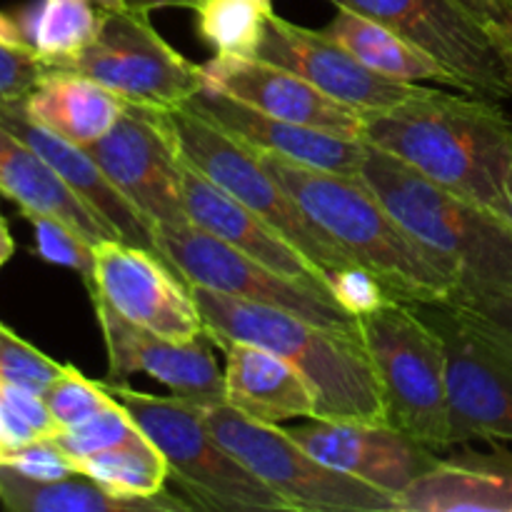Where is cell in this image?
<instances>
[{
    "mask_svg": "<svg viewBox=\"0 0 512 512\" xmlns=\"http://www.w3.org/2000/svg\"><path fill=\"white\" fill-rule=\"evenodd\" d=\"M360 138L433 183L503 215L512 173V118L495 98L425 88L408 103L363 115Z\"/></svg>",
    "mask_w": 512,
    "mask_h": 512,
    "instance_id": "1",
    "label": "cell"
},
{
    "mask_svg": "<svg viewBox=\"0 0 512 512\" xmlns=\"http://www.w3.org/2000/svg\"><path fill=\"white\" fill-rule=\"evenodd\" d=\"M310 220L348 258L375 270L400 300L443 303L458 293L453 265L415 240L363 178L315 170L258 153Z\"/></svg>",
    "mask_w": 512,
    "mask_h": 512,
    "instance_id": "2",
    "label": "cell"
},
{
    "mask_svg": "<svg viewBox=\"0 0 512 512\" xmlns=\"http://www.w3.org/2000/svg\"><path fill=\"white\" fill-rule=\"evenodd\" d=\"M200 318L213 340H245L263 345L293 363L315 393V418L385 423V405L373 365L355 333L190 285Z\"/></svg>",
    "mask_w": 512,
    "mask_h": 512,
    "instance_id": "3",
    "label": "cell"
},
{
    "mask_svg": "<svg viewBox=\"0 0 512 512\" xmlns=\"http://www.w3.org/2000/svg\"><path fill=\"white\" fill-rule=\"evenodd\" d=\"M360 178L415 240L453 265L458 275L453 300L512 293V223L505 215L370 145Z\"/></svg>",
    "mask_w": 512,
    "mask_h": 512,
    "instance_id": "4",
    "label": "cell"
},
{
    "mask_svg": "<svg viewBox=\"0 0 512 512\" xmlns=\"http://www.w3.org/2000/svg\"><path fill=\"white\" fill-rule=\"evenodd\" d=\"M355 325L383 395L385 423L438 453L455 448L443 335L408 300H393Z\"/></svg>",
    "mask_w": 512,
    "mask_h": 512,
    "instance_id": "5",
    "label": "cell"
},
{
    "mask_svg": "<svg viewBox=\"0 0 512 512\" xmlns=\"http://www.w3.org/2000/svg\"><path fill=\"white\" fill-rule=\"evenodd\" d=\"M105 388L125 405L130 418L168 460L170 478L195 510L293 512L288 500L250 473L213 433L203 418L205 405L170 395L143 393L128 383Z\"/></svg>",
    "mask_w": 512,
    "mask_h": 512,
    "instance_id": "6",
    "label": "cell"
},
{
    "mask_svg": "<svg viewBox=\"0 0 512 512\" xmlns=\"http://www.w3.org/2000/svg\"><path fill=\"white\" fill-rule=\"evenodd\" d=\"M210 433L293 510L400 512L393 493L353 478L303 448L280 425L248 418L233 405H205Z\"/></svg>",
    "mask_w": 512,
    "mask_h": 512,
    "instance_id": "7",
    "label": "cell"
},
{
    "mask_svg": "<svg viewBox=\"0 0 512 512\" xmlns=\"http://www.w3.org/2000/svg\"><path fill=\"white\" fill-rule=\"evenodd\" d=\"M168 120L185 163L200 170L205 178L213 180L245 208L268 220L320 273L325 275V270L353 260L305 215V210L265 168L253 148L185 105L168 110Z\"/></svg>",
    "mask_w": 512,
    "mask_h": 512,
    "instance_id": "8",
    "label": "cell"
},
{
    "mask_svg": "<svg viewBox=\"0 0 512 512\" xmlns=\"http://www.w3.org/2000/svg\"><path fill=\"white\" fill-rule=\"evenodd\" d=\"M48 70H68L95 80L125 103L173 110L203 88L200 65L180 55L155 30L145 10L113 8L98 38L73 58L48 63Z\"/></svg>",
    "mask_w": 512,
    "mask_h": 512,
    "instance_id": "9",
    "label": "cell"
},
{
    "mask_svg": "<svg viewBox=\"0 0 512 512\" xmlns=\"http://www.w3.org/2000/svg\"><path fill=\"white\" fill-rule=\"evenodd\" d=\"M155 245L190 285L288 310L323 328L343 333L358 330L353 315L345 313L325 288L285 278L250 255L230 248L215 235L205 233L198 225L188 223L180 228L155 230Z\"/></svg>",
    "mask_w": 512,
    "mask_h": 512,
    "instance_id": "10",
    "label": "cell"
},
{
    "mask_svg": "<svg viewBox=\"0 0 512 512\" xmlns=\"http://www.w3.org/2000/svg\"><path fill=\"white\" fill-rule=\"evenodd\" d=\"M85 150L155 230L190 223L183 198L185 160L168 110L125 103L118 123Z\"/></svg>",
    "mask_w": 512,
    "mask_h": 512,
    "instance_id": "11",
    "label": "cell"
},
{
    "mask_svg": "<svg viewBox=\"0 0 512 512\" xmlns=\"http://www.w3.org/2000/svg\"><path fill=\"white\" fill-rule=\"evenodd\" d=\"M93 278L85 283L125 320L175 343L205 333L188 280L160 253L123 240L93 245Z\"/></svg>",
    "mask_w": 512,
    "mask_h": 512,
    "instance_id": "12",
    "label": "cell"
},
{
    "mask_svg": "<svg viewBox=\"0 0 512 512\" xmlns=\"http://www.w3.org/2000/svg\"><path fill=\"white\" fill-rule=\"evenodd\" d=\"M388 25L453 70L465 93L485 98L512 95L493 38L458 5V0H330Z\"/></svg>",
    "mask_w": 512,
    "mask_h": 512,
    "instance_id": "13",
    "label": "cell"
},
{
    "mask_svg": "<svg viewBox=\"0 0 512 512\" xmlns=\"http://www.w3.org/2000/svg\"><path fill=\"white\" fill-rule=\"evenodd\" d=\"M413 305L443 335L453 443L512 440V365L475 335L450 300Z\"/></svg>",
    "mask_w": 512,
    "mask_h": 512,
    "instance_id": "14",
    "label": "cell"
},
{
    "mask_svg": "<svg viewBox=\"0 0 512 512\" xmlns=\"http://www.w3.org/2000/svg\"><path fill=\"white\" fill-rule=\"evenodd\" d=\"M255 58L283 65L313 83L328 98L348 105L360 115L383 113L423 93V85L398 83L365 68L355 55L335 43L323 30L290 23L278 13L268 15Z\"/></svg>",
    "mask_w": 512,
    "mask_h": 512,
    "instance_id": "15",
    "label": "cell"
},
{
    "mask_svg": "<svg viewBox=\"0 0 512 512\" xmlns=\"http://www.w3.org/2000/svg\"><path fill=\"white\" fill-rule=\"evenodd\" d=\"M90 298L108 350L110 383H125L133 373H145L190 403H225L223 370L213 355L215 343L208 330L190 343H175L125 320L100 295Z\"/></svg>",
    "mask_w": 512,
    "mask_h": 512,
    "instance_id": "16",
    "label": "cell"
},
{
    "mask_svg": "<svg viewBox=\"0 0 512 512\" xmlns=\"http://www.w3.org/2000/svg\"><path fill=\"white\" fill-rule=\"evenodd\" d=\"M308 453L398 498L440 460L438 450L388 423L308 418L288 430Z\"/></svg>",
    "mask_w": 512,
    "mask_h": 512,
    "instance_id": "17",
    "label": "cell"
},
{
    "mask_svg": "<svg viewBox=\"0 0 512 512\" xmlns=\"http://www.w3.org/2000/svg\"><path fill=\"white\" fill-rule=\"evenodd\" d=\"M203 85L255 110L290 123L310 125L345 138L363 140V115L328 98L283 65L243 55H218L200 65Z\"/></svg>",
    "mask_w": 512,
    "mask_h": 512,
    "instance_id": "18",
    "label": "cell"
},
{
    "mask_svg": "<svg viewBox=\"0 0 512 512\" xmlns=\"http://www.w3.org/2000/svg\"><path fill=\"white\" fill-rule=\"evenodd\" d=\"M185 108L208 118L210 123L253 148L255 153L278 155L290 163L360 178V165L368 150L363 140L280 120L205 85L185 103Z\"/></svg>",
    "mask_w": 512,
    "mask_h": 512,
    "instance_id": "19",
    "label": "cell"
},
{
    "mask_svg": "<svg viewBox=\"0 0 512 512\" xmlns=\"http://www.w3.org/2000/svg\"><path fill=\"white\" fill-rule=\"evenodd\" d=\"M0 125L10 130L15 138L23 140L25 145H30L65 180V185L100 220L108 223V228L118 235V240L158 253L153 225L115 188L113 180L103 173V168L95 163V158L83 145L70 143V140L60 138L58 133L48 130L45 125L35 123L25 113L23 103L3 105L0 108Z\"/></svg>",
    "mask_w": 512,
    "mask_h": 512,
    "instance_id": "20",
    "label": "cell"
},
{
    "mask_svg": "<svg viewBox=\"0 0 512 512\" xmlns=\"http://www.w3.org/2000/svg\"><path fill=\"white\" fill-rule=\"evenodd\" d=\"M183 198L188 220L205 233L215 235L230 248L250 255L285 278L325 288V275L285 235H280L268 220L238 203L190 163L183 165Z\"/></svg>",
    "mask_w": 512,
    "mask_h": 512,
    "instance_id": "21",
    "label": "cell"
},
{
    "mask_svg": "<svg viewBox=\"0 0 512 512\" xmlns=\"http://www.w3.org/2000/svg\"><path fill=\"white\" fill-rule=\"evenodd\" d=\"M225 353V403L260 423L315 418V393L293 363L263 345L213 340Z\"/></svg>",
    "mask_w": 512,
    "mask_h": 512,
    "instance_id": "22",
    "label": "cell"
},
{
    "mask_svg": "<svg viewBox=\"0 0 512 512\" xmlns=\"http://www.w3.org/2000/svg\"><path fill=\"white\" fill-rule=\"evenodd\" d=\"M400 512H512V453L463 450L440 458L398 495Z\"/></svg>",
    "mask_w": 512,
    "mask_h": 512,
    "instance_id": "23",
    "label": "cell"
},
{
    "mask_svg": "<svg viewBox=\"0 0 512 512\" xmlns=\"http://www.w3.org/2000/svg\"><path fill=\"white\" fill-rule=\"evenodd\" d=\"M0 193L15 200L20 213H45L63 220L90 245L118 240L108 223L100 220L58 173L3 125H0Z\"/></svg>",
    "mask_w": 512,
    "mask_h": 512,
    "instance_id": "24",
    "label": "cell"
},
{
    "mask_svg": "<svg viewBox=\"0 0 512 512\" xmlns=\"http://www.w3.org/2000/svg\"><path fill=\"white\" fill-rule=\"evenodd\" d=\"M23 108L35 123L88 148L118 123L125 100L80 73L48 70L38 88L25 98Z\"/></svg>",
    "mask_w": 512,
    "mask_h": 512,
    "instance_id": "25",
    "label": "cell"
},
{
    "mask_svg": "<svg viewBox=\"0 0 512 512\" xmlns=\"http://www.w3.org/2000/svg\"><path fill=\"white\" fill-rule=\"evenodd\" d=\"M0 503L15 512H178L195 510L183 495L163 490L155 498H120L75 473L60 480H35L0 465Z\"/></svg>",
    "mask_w": 512,
    "mask_h": 512,
    "instance_id": "26",
    "label": "cell"
},
{
    "mask_svg": "<svg viewBox=\"0 0 512 512\" xmlns=\"http://www.w3.org/2000/svg\"><path fill=\"white\" fill-rule=\"evenodd\" d=\"M325 35L343 45L350 55L360 60L365 68L375 70L378 75L398 83H440L448 88L463 90L460 80L455 78L448 65L440 63L430 53L408 40L405 35L395 33L388 25L370 20L353 10H340L333 20L323 28ZM465 93V90H463Z\"/></svg>",
    "mask_w": 512,
    "mask_h": 512,
    "instance_id": "27",
    "label": "cell"
},
{
    "mask_svg": "<svg viewBox=\"0 0 512 512\" xmlns=\"http://www.w3.org/2000/svg\"><path fill=\"white\" fill-rule=\"evenodd\" d=\"M120 5V0H38L18 23L30 48L45 63H55L83 53L98 38L105 15Z\"/></svg>",
    "mask_w": 512,
    "mask_h": 512,
    "instance_id": "28",
    "label": "cell"
},
{
    "mask_svg": "<svg viewBox=\"0 0 512 512\" xmlns=\"http://www.w3.org/2000/svg\"><path fill=\"white\" fill-rule=\"evenodd\" d=\"M73 463L78 473L120 498H155L170 478L168 460L145 433L103 453L73 458Z\"/></svg>",
    "mask_w": 512,
    "mask_h": 512,
    "instance_id": "29",
    "label": "cell"
},
{
    "mask_svg": "<svg viewBox=\"0 0 512 512\" xmlns=\"http://www.w3.org/2000/svg\"><path fill=\"white\" fill-rule=\"evenodd\" d=\"M198 33L218 55L255 58L273 10L253 0H200L195 5Z\"/></svg>",
    "mask_w": 512,
    "mask_h": 512,
    "instance_id": "30",
    "label": "cell"
},
{
    "mask_svg": "<svg viewBox=\"0 0 512 512\" xmlns=\"http://www.w3.org/2000/svg\"><path fill=\"white\" fill-rule=\"evenodd\" d=\"M140 433L143 430L135 425L125 405L115 398L113 403L105 405L103 410L90 415L83 423L60 430L53 438V443L63 448L70 458H85V455H95L108 448H115V445L125 443L130 438H138Z\"/></svg>",
    "mask_w": 512,
    "mask_h": 512,
    "instance_id": "31",
    "label": "cell"
},
{
    "mask_svg": "<svg viewBox=\"0 0 512 512\" xmlns=\"http://www.w3.org/2000/svg\"><path fill=\"white\" fill-rule=\"evenodd\" d=\"M45 405L60 430L83 423L90 415L113 403V393L98 380H88L75 365H63V373L43 393Z\"/></svg>",
    "mask_w": 512,
    "mask_h": 512,
    "instance_id": "32",
    "label": "cell"
},
{
    "mask_svg": "<svg viewBox=\"0 0 512 512\" xmlns=\"http://www.w3.org/2000/svg\"><path fill=\"white\" fill-rule=\"evenodd\" d=\"M323 280L330 298L353 318H363V315L385 308L393 300H400L375 270L365 268L358 260L325 270Z\"/></svg>",
    "mask_w": 512,
    "mask_h": 512,
    "instance_id": "33",
    "label": "cell"
},
{
    "mask_svg": "<svg viewBox=\"0 0 512 512\" xmlns=\"http://www.w3.org/2000/svg\"><path fill=\"white\" fill-rule=\"evenodd\" d=\"M60 373L63 363L40 353L35 345L18 338L8 325L0 323V383L20 385L43 395Z\"/></svg>",
    "mask_w": 512,
    "mask_h": 512,
    "instance_id": "34",
    "label": "cell"
},
{
    "mask_svg": "<svg viewBox=\"0 0 512 512\" xmlns=\"http://www.w3.org/2000/svg\"><path fill=\"white\" fill-rule=\"evenodd\" d=\"M35 230V248L43 260L80 273L83 283L93 278V245L75 233L68 223L45 213H23Z\"/></svg>",
    "mask_w": 512,
    "mask_h": 512,
    "instance_id": "35",
    "label": "cell"
},
{
    "mask_svg": "<svg viewBox=\"0 0 512 512\" xmlns=\"http://www.w3.org/2000/svg\"><path fill=\"white\" fill-rule=\"evenodd\" d=\"M48 75V63L33 48L0 43V108L25 103Z\"/></svg>",
    "mask_w": 512,
    "mask_h": 512,
    "instance_id": "36",
    "label": "cell"
},
{
    "mask_svg": "<svg viewBox=\"0 0 512 512\" xmlns=\"http://www.w3.org/2000/svg\"><path fill=\"white\" fill-rule=\"evenodd\" d=\"M3 465H10L18 473L35 480H60L78 473L73 458L63 448H58L53 438H40L28 445H20V448H13Z\"/></svg>",
    "mask_w": 512,
    "mask_h": 512,
    "instance_id": "37",
    "label": "cell"
},
{
    "mask_svg": "<svg viewBox=\"0 0 512 512\" xmlns=\"http://www.w3.org/2000/svg\"><path fill=\"white\" fill-rule=\"evenodd\" d=\"M458 308L488 320V323L500 325V328L512 330V293L508 295H478V298L450 300Z\"/></svg>",
    "mask_w": 512,
    "mask_h": 512,
    "instance_id": "38",
    "label": "cell"
},
{
    "mask_svg": "<svg viewBox=\"0 0 512 512\" xmlns=\"http://www.w3.org/2000/svg\"><path fill=\"white\" fill-rule=\"evenodd\" d=\"M460 8L488 30V35L498 33L512 20V0H458Z\"/></svg>",
    "mask_w": 512,
    "mask_h": 512,
    "instance_id": "39",
    "label": "cell"
},
{
    "mask_svg": "<svg viewBox=\"0 0 512 512\" xmlns=\"http://www.w3.org/2000/svg\"><path fill=\"white\" fill-rule=\"evenodd\" d=\"M455 308H458V305H455ZM458 310L463 313V318L468 320L470 328L475 330V335H478V338L483 340V343L488 345L493 353H498L500 358L508 360V363L512 365V330H505V328H500V325L488 323V320L478 318V315L468 313V310H463V308H458Z\"/></svg>",
    "mask_w": 512,
    "mask_h": 512,
    "instance_id": "40",
    "label": "cell"
},
{
    "mask_svg": "<svg viewBox=\"0 0 512 512\" xmlns=\"http://www.w3.org/2000/svg\"><path fill=\"white\" fill-rule=\"evenodd\" d=\"M490 38H493V45L498 48V55L500 60H503L505 75H508V83L512 90V20L505 25V28H500L498 33L490 35Z\"/></svg>",
    "mask_w": 512,
    "mask_h": 512,
    "instance_id": "41",
    "label": "cell"
},
{
    "mask_svg": "<svg viewBox=\"0 0 512 512\" xmlns=\"http://www.w3.org/2000/svg\"><path fill=\"white\" fill-rule=\"evenodd\" d=\"M0 43L30 48L28 38H25V33H23V28H20L18 20H13L10 15H5V13H0Z\"/></svg>",
    "mask_w": 512,
    "mask_h": 512,
    "instance_id": "42",
    "label": "cell"
},
{
    "mask_svg": "<svg viewBox=\"0 0 512 512\" xmlns=\"http://www.w3.org/2000/svg\"><path fill=\"white\" fill-rule=\"evenodd\" d=\"M125 8H133V10H158V8H195L200 0H120Z\"/></svg>",
    "mask_w": 512,
    "mask_h": 512,
    "instance_id": "43",
    "label": "cell"
},
{
    "mask_svg": "<svg viewBox=\"0 0 512 512\" xmlns=\"http://www.w3.org/2000/svg\"><path fill=\"white\" fill-rule=\"evenodd\" d=\"M15 253V243H13V235H10L8 223L0 218V265L8 263Z\"/></svg>",
    "mask_w": 512,
    "mask_h": 512,
    "instance_id": "44",
    "label": "cell"
},
{
    "mask_svg": "<svg viewBox=\"0 0 512 512\" xmlns=\"http://www.w3.org/2000/svg\"><path fill=\"white\" fill-rule=\"evenodd\" d=\"M503 215L512 223V173L508 178V185H505V205H503Z\"/></svg>",
    "mask_w": 512,
    "mask_h": 512,
    "instance_id": "45",
    "label": "cell"
},
{
    "mask_svg": "<svg viewBox=\"0 0 512 512\" xmlns=\"http://www.w3.org/2000/svg\"><path fill=\"white\" fill-rule=\"evenodd\" d=\"M10 450H13V448H10L8 440H5V438H3V433H0V465L5 463V458H8Z\"/></svg>",
    "mask_w": 512,
    "mask_h": 512,
    "instance_id": "46",
    "label": "cell"
},
{
    "mask_svg": "<svg viewBox=\"0 0 512 512\" xmlns=\"http://www.w3.org/2000/svg\"><path fill=\"white\" fill-rule=\"evenodd\" d=\"M253 3L263 5V8H265V10H273V0H253Z\"/></svg>",
    "mask_w": 512,
    "mask_h": 512,
    "instance_id": "47",
    "label": "cell"
},
{
    "mask_svg": "<svg viewBox=\"0 0 512 512\" xmlns=\"http://www.w3.org/2000/svg\"><path fill=\"white\" fill-rule=\"evenodd\" d=\"M0 218H3V215H0Z\"/></svg>",
    "mask_w": 512,
    "mask_h": 512,
    "instance_id": "48",
    "label": "cell"
}]
</instances>
